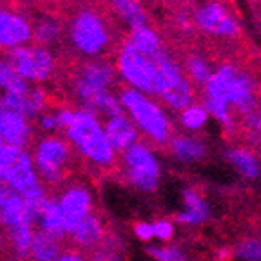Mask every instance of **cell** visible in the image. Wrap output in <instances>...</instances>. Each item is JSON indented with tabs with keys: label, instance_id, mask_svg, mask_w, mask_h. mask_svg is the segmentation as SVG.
<instances>
[{
	"label": "cell",
	"instance_id": "30bf717a",
	"mask_svg": "<svg viewBox=\"0 0 261 261\" xmlns=\"http://www.w3.org/2000/svg\"><path fill=\"white\" fill-rule=\"evenodd\" d=\"M116 82V69L103 58H89L78 67L73 80V94L78 107H87L103 91H111Z\"/></svg>",
	"mask_w": 261,
	"mask_h": 261
},
{
	"label": "cell",
	"instance_id": "e575fe53",
	"mask_svg": "<svg viewBox=\"0 0 261 261\" xmlns=\"http://www.w3.org/2000/svg\"><path fill=\"white\" fill-rule=\"evenodd\" d=\"M37 120L40 129L44 133H47V135H53V133L58 130V122H57V116H55V111H49V109L44 111Z\"/></svg>",
	"mask_w": 261,
	"mask_h": 261
},
{
	"label": "cell",
	"instance_id": "7402d4cb",
	"mask_svg": "<svg viewBox=\"0 0 261 261\" xmlns=\"http://www.w3.org/2000/svg\"><path fill=\"white\" fill-rule=\"evenodd\" d=\"M125 42L133 45L135 49H138L140 53L149 55V57H158L160 53L165 51L160 33L154 28H151L149 24L142 25V28L130 29Z\"/></svg>",
	"mask_w": 261,
	"mask_h": 261
},
{
	"label": "cell",
	"instance_id": "d6a6232c",
	"mask_svg": "<svg viewBox=\"0 0 261 261\" xmlns=\"http://www.w3.org/2000/svg\"><path fill=\"white\" fill-rule=\"evenodd\" d=\"M152 232L154 238L160 241H171L174 236V225L169 220H158L152 223Z\"/></svg>",
	"mask_w": 261,
	"mask_h": 261
},
{
	"label": "cell",
	"instance_id": "484cf974",
	"mask_svg": "<svg viewBox=\"0 0 261 261\" xmlns=\"http://www.w3.org/2000/svg\"><path fill=\"white\" fill-rule=\"evenodd\" d=\"M116 15L129 25V29H136L147 25V11L140 4V0H107Z\"/></svg>",
	"mask_w": 261,
	"mask_h": 261
},
{
	"label": "cell",
	"instance_id": "d4e9b609",
	"mask_svg": "<svg viewBox=\"0 0 261 261\" xmlns=\"http://www.w3.org/2000/svg\"><path fill=\"white\" fill-rule=\"evenodd\" d=\"M227 160L243 178L256 179L259 176L261 172L259 160L249 149H245V147H232V149L227 151Z\"/></svg>",
	"mask_w": 261,
	"mask_h": 261
},
{
	"label": "cell",
	"instance_id": "52a82bcc",
	"mask_svg": "<svg viewBox=\"0 0 261 261\" xmlns=\"http://www.w3.org/2000/svg\"><path fill=\"white\" fill-rule=\"evenodd\" d=\"M114 69H116V76L125 82V87L136 89L147 96L154 94L156 57L140 53L130 44L122 42L114 62Z\"/></svg>",
	"mask_w": 261,
	"mask_h": 261
},
{
	"label": "cell",
	"instance_id": "2e32d148",
	"mask_svg": "<svg viewBox=\"0 0 261 261\" xmlns=\"http://www.w3.org/2000/svg\"><path fill=\"white\" fill-rule=\"evenodd\" d=\"M103 130H106L107 140H109L111 147L116 151V154L127 151L129 147H133L135 143L140 142L138 129H136L133 120H130L125 113L106 118V122H103Z\"/></svg>",
	"mask_w": 261,
	"mask_h": 261
},
{
	"label": "cell",
	"instance_id": "83f0119b",
	"mask_svg": "<svg viewBox=\"0 0 261 261\" xmlns=\"http://www.w3.org/2000/svg\"><path fill=\"white\" fill-rule=\"evenodd\" d=\"M35 230H37V227L33 223H22V225H18V227L11 228V230H8L13 252L20 257V259H28L29 257V249H31V241H33Z\"/></svg>",
	"mask_w": 261,
	"mask_h": 261
},
{
	"label": "cell",
	"instance_id": "e0dca14e",
	"mask_svg": "<svg viewBox=\"0 0 261 261\" xmlns=\"http://www.w3.org/2000/svg\"><path fill=\"white\" fill-rule=\"evenodd\" d=\"M0 138L6 145L25 149L33 138L31 122L20 114L0 109Z\"/></svg>",
	"mask_w": 261,
	"mask_h": 261
},
{
	"label": "cell",
	"instance_id": "d6986e66",
	"mask_svg": "<svg viewBox=\"0 0 261 261\" xmlns=\"http://www.w3.org/2000/svg\"><path fill=\"white\" fill-rule=\"evenodd\" d=\"M35 227H37L38 230H42V232L51 234V236L58 238V240H62V241L67 238L64 218H62L60 207H58L57 194H47V198L42 201L40 208H38Z\"/></svg>",
	"mask_w": 261,
	"mask_h": 261
},
{
	"label": "cell",
	"instance_id": "4fadbf2b",
	"mask_svg": "<svg viewBox=\"0 0 261 261\" xmlns=\"http://www.w3.org/2000/svg\"><path fill=\"white\" fill-rule=\"evenodd\" d=\"M33 40V25L28 16L0 8V51L28 45Z\"/></svg>",
	"mask_w": 261,
	"mask_h": 261
},
{
	"label": "cell",
	"instance_id": "7a4b0ae2",
	"mask_svg": "<svg viewBox=\"0 0 261 261\" xmlns=\"http://www.w3.org/2000/svg\"><path fill=\"white\" fill-rule=\"evenodd\" d=\"M203 96L223 100L243 116L257 109V93L252 76L228 62L214 69L203 86Z\"/></svg>",
	"mask_w": 261,
	"mask_h": 261
},
{
	"label": "cell",
	"instance_id": "836d02e7",
	"mask_svg": "<svg viewBox=\"0 0 261 261\" xmlns=\"http://www.w3.org/2000/svg\"><path fill=\"white\" fill-rule=\"evenodd\" d=\"M245 129L249 130L250 136L256 140H261V113L259 111H252V113L245 114Z\"/></svg>",
	"mask_w": 261,
	"mask_h": 261
},
{
	"label": "cell",
	"instance_id": "9c48e42d",
	"mask_svg": "<svg viewBox=\"0 0 261 261\" xmlns=\"http://www.w3.org/2000/svg\"><path fill=\"white\" fill-rule=\"evenodd\" d=\"M122 169L127 181L136 191L154 192L158 189L162 176L160 160L145 143L138 142L122 152Z\"/></svg>",
	"mask_w": 261,
	"mask_h": 261
},
{
	"label": "cell",
	"instance_id": "ffe728a7",
	"mask_svg": "<svg viewBox=\"0 0 261 261\" xmlns=\"http://www.w3.org/2000/svg\"><path fill=\"white\" fill-rule=\"evenodd\" d=\"M185 211L178 214V221L184 225H201L211 218V208L205 198L194 189L184 191Z\"/></svg>",
	"mask_w": 261,
	"mask_h": 261
},
{
	"label": "cell",
	"instance_id": "5b68a950",
	"mask_svg": "<svg viewBox=\"0 0 261 261\" xmlns=\"http://www.w3.org/2000/svg\"><path fill=\"white\" fill-rule=\"evenodd\" d=\"M169 109L184 111L194 103V86L185 74L184 67L163 51L156 57V74H154V94Z\"/></svg>",
	"mask_w": 261,
	"mask_h": 261
},
{
	"label": "cell",
	"instance_id": "d590c367",
	"mask_svg": "<svg viewBox=\"0 0 261 261\" xmlns=\"http://www.w3.org/2000/svg\"><path fill=\"white\" fill-rule=\"evenodd\" d=\"M135 234L138 240L142 241H151L154 240V232H152V223H149V221H138V223L135 225Z\"/></svg>",
	"mask_w": 261,
	"mask_h": 261
},
{
	"label": "cell",
	"instance_id": "8d00e7d4",
	"mask_svg": "<svg viewBox=\"0 0 261 261\" xmlns=\"http://www.w3.org/2000/svg\"><path fill=\"white\" fill-rule=\"evenodd\" d=\"M91 261H122V257L114 250L106 249V247H98V249H94Z\"/></svg>",
	"mask_w": 261,
	"mask_h": 261
},
{
	"label": "cell",
	"instance_id": "8992f818",
	"mask_svg": "<svg viewBox=\"0 0 261 261\" xmlns=\"http://www.w3.org/2000/svg\"><path fill=\"white\" fill-rule=\"evenodd\" d=\"M73 147L60 135H47L40 138L33 149V163L38 172V178L45 187H58L67 179L73 165Z\"/></svg>",
	"mask_w": 261,
	"mask_h": 261
},
{
	"label": "cell",
	"instance_id": "f1b7e54d",
	"mask_svg": "<svg viewBox=\"0 0 261 261\" xmlns=\"http://www.w3.org/2000/svg\"><path fill=\"white\" fill-rule=\"evenodd\" d=\"M31 86L13 71L6 58H0V91L9 94H28Z\"/></svg>",
	"mask_w": 261,
	"mask_h": 261
},
{
	"label": "cell",
	"instance_id": "4dcf8cb0",
	"mask_svg": "<svg viewBox=\"0 0 261 261\" xmlns=\"http://www.w3.org/2000/svg\"><path fill=\"white\" fill-rule=\"evenodd\" d=\"M234 256H238L243 261H261V238L241 241L234 250Z\"/></svg>",
	"mask_w": 261,
	"mask_h": 261
},
{
	"label": "cell",
	"instance_id": "ab89813d",
	"mask_svg": "<svg viewBox=\"0 0 261 261\" xmlns=\"http://www.w3.org/2000/svg\"><path fill=\"white\" fill-rule=\"evenodd\" d=\"M234 257V250L228 249V247H221L220 250H218V259L220 261H230Z\"/></svg>",
	"mask_w": 261,
	"mask_h": 261
},
{
	"label": "cell",
	"instance_id": "f35d334b",
	"mask_svg": "<svg viewBox=\"0 0 261 261\" xmlns=\"http://www.w3.org/2000/svg\"><path fill=\"white\" fill-rule=\"evenodd\" d=\"M176 24H178L179 29H184V31H191L192 29V22L189 16H185L184 13H179L178 16H176Z\"/></svg>",
	"mask_w": 261,
	"mask_h": 261
},
{
	"label": "cell",
	"instance_id": "277c9868",
	"mask_svg": "<svg viewBox=\"0 0 261 261\" xmlns=\"http://www.w3.org/2000/svg\"><path fill=\"white\" fill-rule=\"evenodd\" d=\"M67 38L71 47L87 60L100 58L113 44L109 24L93 8H82L74 13L67 25Z\"/></svg>",
	"mask_w": 261,
	"mask_h": 261
},
{
	"label": "cell",
	"instance_id": "3957f363",
	"mask_svg": "<svg viewBox=\"0 0 261 261\" xmlns=\"http://www.w3.org/2000/svg\"><path fill=\"white\" fill-rule=\"evenodd\" d=\"M116 96L122 103L123 113L133 120L138 133L147 136L156 145H167L172 135V127L171 120L158 102H154L151 96L125 86L118 91Z\"/></svg>",
	"mask_w": 261,
	"mask_h": 261
},
{
	"label": "cell",
	"instance_id": "7c38bea8",
	"mask_svg": "<svg viewBox=\"0 0 261 261\" xmlns=\"http://www.w3.org/2000/svg\"><path fill=\"white\" fill-rule=\"evenodd\" d=\"M194 24L200 31L221 38H236L240 24L228 8L221 2H207L194 11Z\"/></svg>",
	"mask_w": 261,
	"mask_h": 261
},
{
	"label": "cell",
	"instance_id": "cb8c5ba5",
	"mask_svg": "<svg viewBox=\"0 0 261 261\" xmlns=\"http://www.w3.org/2000/svg\"><path fill=\"white\" fill-rule=\"evenodd\" d=\"M31 25L33 42H35V45H42V47H49V45L57 44L60 40L62 33H64L62 20L53 15L40 16L37 22H31Z\"/></svg>",
	"mask_w": 261,
	"mask_h": 261
},
{
	"label": "cell",
	"instance_id": "1f68e13d",
	"mask_svg": "<svg viewBox=\"0 0 261 261\" xmlns=\"http://www.w3.org/2000/svg\"><path fill=\"white\" fill-rule=\"evenodd\" d=\"M147 252L156 261H185L184 252L178 247H149Z\"/></svg>",
	"mask_w": 261,
	"mask_h": 261
},
{
	"label": "cell",
	"instance_id": "603a6c76",
	"mask_svg": "<svg viewBox=\"0 0 261 261\" xmlns=\"http://www.w3.org/2000/svg\"><path fill=\"white\" fill-rule=\"evenodd\" d=\"M62 243L64 241L58 238L45 234L42 230H35L29 249V259L31 261H57V257L62 254Z\"/></svg>",
	"mask_w": 261,
	"mask_h": 261
},
{
	"label": "cell",
	"instance_id": "4316f807",
	"mask_svg": "<svg viewBox=\"0 0 261 261\" xmlns=\"http://www.w3.org/2000/svg\"><path fill=\"white\" fill-rule=\"evenodd\" d=\"M184 71L189 80H191V84H194L198 87H203L208 82V78L212 76V73H214L211 62L203 55H198V53H191L185 58Z\"/></svg>",
	"mask_w": 261,
	"mask_h": 261
},
{
	"label": "cell",
	"instance_id": "ba28073f",
	"mask_svg": "<svg viewBox=\"0 0 261 261\" xmlns=\"http://www.w3.org/2000/svg\"><path fill=\"white\" fill-rule=\"evenodd\" d=\"M6 60L22 80L28 84H44L51 80L57 71V58L49 47L42 45H20L6 51Z\"/></svg>",
	"mask_w": 261,
	"mask_h": 261
},
{
	"label": "cell",
	"instance_id": "5bb4252c",
	"mask_svg": "<svg viewBox=\"0 0 261 261\" xmlns=\"http://www.w3.org/2000/svg\"><path fill=\"white\" fill-rule=\"evenodd\" d=\"M40 184L42 181H40V178H38L37 169H35L31 152H29L28 149H24V151H20V154L15 158V162L8 167V171H6L4 185L22 196Z\"/></svg>",
	"mask_w": 261,
	"mask_h": 261
},
{
	"label": "cell",
	"instance_id": "f546056e",
	"mask_svg": "<svg viewBox=\"0 0 261 261\" xmlns=\"http://www.w3.org/2000/svg\"><path fill=\"white\" fill-rule=\"evenodd\" d=\"M208 113L203 109V106L200 103H191L189 107H185L184 111H179V122L185 129L189 130H200L205 127V123L208 122Z\"/></svg>",
	"mask_w": 261,
	"mask_h": 261
},
{
	"label": "cell",
	"instance_id": "44dd1931",
	"mask_svg": "<svg viewBox=\"0 0 261 261\" xmlns=\"http://www.w3.org/2000/svg\"><path fill=\"white\" fill-rule=\"evenodd\" d=\"M169 145H171V152L178 162L184 163H192V162H200L207 156V147L201 140L192 138V136L178 135L172 136L169 140Z\"/></svg>",
	"mask_w": 261,
	"mask_h": 261
},
{
	"label": "cell",
	"instance_id": "8fae6325",
	"mask_svg": "<svg viewBox=\"0 0 261 261\" xmlns=\"http://www.w3.org/2000/svg\"><path fill=\"white\" fill-rule=\"evenodd\" d=\"M57 198L62 218H64L65 234H69L94 208L93 191L89 189V185L82 184V181L64 184V189L60 191V194H57Z\"/></svg>",
	"mask_w": 261,
	"mask_h": 261
},
{
	"label": "cell",
	"instance_id": "9a60e30c",
	"mask_svg": "<svg viewBox=\"0 0 261 261\" xmlns=\"http://www.w3.org/2000/svg\"><path fill=\"white\" fill-rule=\"evenodd\" d=\"M22 223L35 225L28 207H25L24 198L6 185L0 187V227L11 230Z\"/></svg>",
	"mask_w": 261,
	"mask_h": 261
},
{
	"label": "cell",
	"instance_id": "60d3db41",
	"mask_svg": "<svg viewBox=\"0 0 261 261\" xmlns=\"http://www.w3.org/2000/svg\"><path fill=\"white\" fill-rule=\"evenodd\" d=\"M4 145H6V143L2 142V138H0V151H2V149H4Z\"/></svg>",
	"mask_w": 261,
	"mask_h": 261
},
{
	"label": "cell",
	"instance_id": "ac0fdd59",
	"mask_svg": "<svg viewBox=\"0 0 261 261\" xmlns=\"http://www.w3.org/2000/svg\"><path fill=\"white\" fill-rule=\"evenodd\" d=\"M71 243L80 250H94L102 245L106 238V227H103L102 218L91 212L89 216L84 218L76 227L67 234Z\"/></svg>",
	"mask_w": 261,
	"mask_h": 261
},
{
	"label": "cell",
	"instance_id": "6da1fadb",
	"mask_svg": "<svg viewBox=\"0 0 261 261\" xmlns=\"http://www.w3.org/2000/svg\"><path fill=\"white\" fill-rule=\"evenodd\" d=\"M64 133L73 151L78 152L89 165L100 171H109L116 165L118 154L107 140L102 118H98L91 111L74 107L73 118Z\"/></svg>",
	"mask_w": 261,
	"mask_h": 261
},
{
	"label": "cell",
	"instance_id": "74e56055",
	"mask_svg": "<svg viewBox=\"0 0 261 261\" xmlns=\"http://www.w3.org/2000/svg\"><path fill=\"white\" fill-rule=\"evenodd\" d=\"M57 261H87V259L78 250H62V254L57 257Z\"/></svg>",
	"mask_w": 261,
	"mask_h": 261
}]
</instances>
